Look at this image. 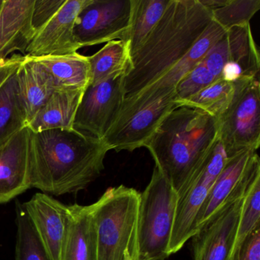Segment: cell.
Wrapping results in <instances>:
<instances>
[{
    "label": "cell",
    "mask_w": 260,
    "mask_h": 260,
    "mask_svg": "<svg viewBox=\"0 0 260 260\" xmlns=\"http://www.w3.org/2000/svg\"><path fill=\"white\" fill-rule=\"evenodd\" d=\"M109 151L102 140L72 130H29L31 188L54 196L78 192L104 170Z\"/></svg>",
    "instance_id": "cell-1"
},
{
    "label": "cell",
    "mask_w": 260,
    "mask_h": 260,
    "mask_svg": "<svg viewBox=\"0 0 260 260\" xmlns=\"http://www.w3.org/2000/svg\"><path fill=\"white\" fill-rule=\"evenodd\" d=\"M199 0H171L150 36L131 56L123 79L124 99L153 84L171 70L212 22Z\"/></svg>",
    "instance_id": "cell-2"
},
{
    "label": "cell",
    "mask_w": 260,
    "mask_h": 260,
    "mask_svg": "<svg viewBox=\"0 0 260 260\" xmlns=\"http://www.w3.org/2000/svg\"><path fill=\"white\" fill-rule=\"evenodd\" d=\"M218 141L217 118L199 109L180 106L166 117L146 148L155 167L179 193Z\"/></svg>",
    "instance_id": "cell-3"
},
{
    "label": "cell",
    "mask_w": 260,
    "mask_h": 260,
    "mask_svg": "<svg viewBox=\"0 0 260 260\" xmlns=\"http://www.w3.org/2000/svg\"><path fill=\"white\" fill-rule=\"evenodd\" d=\"M140 193L110 187L95 202L98 260H140L138 216Z\"/></svg>",
    "instance_id": "cell-4"
},
{
    "label": "cell",
    "mask_w": 260,
    "mask_h": 260,
    "mask_svg": "<svg viewBox=\"0 0 260 260\" xmlns=\"http://www.w3.org/2000/svg\"><path fill=\"white\" fill-rule=\"evenodd\" d=\"M178 193L154 167L151 179L140 193L138 237L140 260H164L170 256Z\"/></svg>",
    "instance_id": "cell-5"
},
{
    "label": "cell",
    "mask_w": 260,
    "mask_h": 260,
    "mask_svg": "<svg viewBox=\"0 0 260 260\" xmlns=\"http://www.w3.org/2000/svg\"><path fill=\"white\" fill-rule=\"evenodd\" d=\"M178 107L176 92L164 95L137 94L124 99L103 142L109 150L116 152L146 147L166 117Z\"/></svg>",
    "instance_id": "cell-6"
},
{
    "label": "cell",
    "mask_w": 260,
    "mask_h": 260,
    "mask_svg": "<svg viewBox=\"0 0 260 260\" xmlns=\"http://www.w3.org/2000/svg\"><path fill=\"white\" fill-rule=\"evenodd\" d=\"M258 173L260 160L255 153L235 191L191 237L193 260L229 259L237 238L243 198Z\"/></svg>",
    "instance_id": "cell-7"
},
{
    "label": "cell",
    "mask_w": 260,
    "mask_h": 260,
    "mask_svg": "<svg viewBox=\"0 0 260 260\" xmlns=\"http://www.w3.org/2000/svg\"><path fill=\"white\" fill-rule=\"evenodd\" d=\"M235 92L226 112L217 119L219 141L228 158L260 145V84L258 78L234 82Z\"/></svg>",
    "instance_id": "cell-8"
},
{
    "label": "cell",
    "mask_w": 260,
    "mask_h": 260,
    "mask_svg": "<svg viewBox=\"0 0 260 260\" xmlns=\"http://www.w3.org/2000/svg\"><path fill=\"white\" fill-rule=\"evenodd\" d=\"M228 156L220 141L199 167L184 188L178 193L174 226L170 243V254L179 252L194 234V222Z\"/></svg>",
    "instance_id": "cell-9"
},
{
    "label": "cell",
    "mask_w": 260,
    "mask_h": 260,
    "mask_svg": "<svg viewBox=\"0 0 260 260\" xmlns=\"http://www.w3.org/2000/svg\"><path fill=\"white\" fill-rule=\"evenodd\" d=\"M132 0H91L76 20L74 36L80 47L125 39Z\"/></svg>",
    "instance_id": "cell-10"
},
{
    "label": "cell",
    "mask_w": 260,
    "mask_h": 260,
    "mask_svg": "<svg viewBox=\"0 0 260 260\" xmlns=\"http://www.w3.org/2000/svg\"><path fill=\"white\" fill-rule=\"evenodd\" d=\"M124 76L89 85L86 88L76 115V130L103 141L124 103Z\"/></svg>",
    "instance_id": "cell-11"
},
{
    "label": "cell",
    "mask_w": 260,
    "mask_h": 260,
    "mask_svg": "<svg viewBox=\"0 0 260 260\" xmlns=\"http://www.w3.org/2000/svg\"><path fill=\"white\" fill-rule=\"evenodd\" d=\"M90 2L91 0H66L57 14L36 32L27 48L26 56L41 57L77 52L81 47L74 36L76 20Z\"/></svg>",
    "instance_id": "cell-12"
},
{
    "label": "cell",
    "mask_w": 260,
    "mask_h": 260,
    "mask_svg": "<svg viewBox=\"0 0 260 260\" xmlns=\"http://www.w3.org/2000/svg\"><path fill=\"white\" fill-rule=\"evenodd\" d=\"M24 208L51 260H60L70 220L69 205L36 193Z\"/></svg>",
    "instance_id": "cell-13"
},
{
    "label": "cell",
    "mask_w": 260,
    "mask_h": 260,
    "mask_svg": "<svg viewBox=\"0 0 260 260\" xmlns=\"http://www.w3.org/2000/svg\"><path fill=\"white\" fill-rule=\"evenodd\" d=\"M244 78L234 61L225 33L176 88L178 100H185L219 80L237 81Z\"/></svg>",
    "instance_id": "cell-14"
},
{
    "label": "cell",
    "mask_w": 260,
    "mask_h": 260,
    "mask_svg": "<svg viewBox=\"0 0 260 260\" xmlns=\"http://www.w3.org/2000/svg\"><path fill=\"white\" fill-rule=\"evenodd\" d=\"M30 188L29 129L26 127L0 147V204L10 202Z\"/></svg>",
    "instance_id": "cell-15"
},
{
    "label": "cell",
    "mask_w": 260,
    "mask_h": 260,
    "mask_svg": "<svg viewBox=\"0 0 260 260\" xmlns=\"http://www.w3.org/2000/svg\"><path fill=\"white\" fill-rule=\"evenodd\" d=\"M35 0H4L0 10V62L19 51L25 57L36 36L32 26Z\"/></svg>",
    "instance_id": "cell-16"
},
{
    "label": "cell",
    "mask_w": 260,
    "mask_h": 260,
    "mask_svg": "<svg viewBox=\"0 0 260 260\" xmlns=\"http://www.w3.org/2000/svg\"><path fill=\"white\" fill-rule=\"evenodd\" d=\"M95 207V203L69 205V224L60 260H98Z\"/></svg>",
    "instance_id": "cell-17"
},
{
    "label": "cell",
    "mask_w": 260,
    "mask_h": 260,
    "mask_svg": "<svg viewBox=\"0 0 260 260\" xmlns=\"http://www.w3.org/2000/svg\"><path fill=\"white\" fill-rule=\"evenodd\" d=\"M256 152L245 150L228 158L224 167L217 176L203 205L201 207L196 222V231L226 202L243 180L248 167Z\"/></svg>",
    "instance_id": "cell-18"
},
{
    "label": "cell",
    "mask_w": 260,
    "mask_h": 260,
    "mask_svg": "<svg viewBox=\"0 0 260 260\" xmlns=\"http://www.w3.org/2000/svg\"><path fill=\"white\" fill-rule=\"evenodd\" d=\"M16 76L18 93L28 124L57 86L47 70L28 56H25Z\"/></svg>",
    "instance_id": "cell-19"
},
{
    "label": "cell",
    "mask_w": 260,
    "mask_h": 260,
    "mask_svg": "<svg viewBox=\"0 0 260 260\" xmlns=\"http://www.w3.org/2000/svg\"><path fill=\"white\" fill-rule=\"evenodd\" d=\"M86 90V89H85ZM84 89L57 87L28 124L32 132L74 129L77 109Z\"/></svg>",
    "instance_id": "cell-20"
},
{
    "label": "cell",
    "mask_w": 260,
    "mask_h": 260,
    "mask_svg": "<svg viewBox=\"0 0 260 260\" xmlns=\"http://www.w3.org/2000/svg\"><path fill=\"white\" fill-rule=\"evenodd\" d=\"M214 22L208 25L188 52L167 74L140 92L164 95L176 92L178 83L202 60L211 47L226 33ZM139 92V93H140Z\"/></svg>",
    "instance_id": "cell-21"
},
{
    "label": "cell",
    "mask_w": 260,
    "mask_h": 260,
    "mask_svg": "<svg viewBox=\"0 0 260 260\" xmlns=\"http://www.w3.org/2000/svg\"><path fill=\"white\" fill-rule=\"evenodd\" d=\"M31 58L40 63L51 74L57 87L85 90L90 84V64L86 56L75 52L66 55Z\"/></svg>",
    "instance_id": "cell-22"
},
{
    "label": "cell",
    "mask_w": 260,
    "mask_h": 260,
    "mask_svg": "<svg viewBox=\"0 0 260 260\" xmlns=\"http://www.w3.org/2000/svg\"><path fill=\"white\" fill-rule=\"evenodd\" d=\"M171 0H132L130 27L126 35L133 55L160 20Z\"/></svg>",
    "instance_id": "cell-23"
},
{
    "label": "cell",
    "mask_w": 260,
    "mask_h": 260,
    "mask_svg": "<svg viewBox=\"0 0 260 260\" xmlns=\"http://www.w3.org/2000/svg\"><path fill=\"white\" fill-rule=\"evenodd\" d=\"M128 42L114 40L88 57L90 64V84L124 75L130 67Z\"/></svg>",
    "instance_id": "cell-24"
},
{
    "label": "cell",
    "mask_w": 260,
    "mask_h": 260,
    "mask_svg": "<svg viewBox=\"0 0 260 260\" xmlns=\"http://www.w3.org/2000/svg\"><path fill=\"white\" fill-rule=\"evenodd\" d=\"M16 73L0 87V147L28 127L18 93Z\"/></svg>",
    "instance_id": "cell-25"
},
{
    "label": "cell",
    "mask_w": 260,
    "mask_h": 260,
    "mask_svg": "<svg viewBox=\"0 0 260 260\" xmlns=\"http://www.w3.org/2000/svg\"><path fill=\"white\" fill-rule=\"evenodd\" d=\"M234 92V83L219 80L188 98L177 102L179 107L199 109L218 119L231 105Z\"/></svg>",
    "instance_id": "cell-26"
},
{
    "label": "cell",
    "mask_w": 260,
    "mask_h": 260,
    "mask_svg": "<svg viewBox=\"0 0 260 260\" xmlns=\"http://www.w3.org/2000/svg\"><path fill=\"white\" fill-rule=\"evenodd\" d=\"M16 260H51L23 205H16Z\"/></svg>",
    "instance_id": "cell-27"
},
{
    "label": "cell",
    "mask_w": 260,
    "mask_h": 260,
    "mask_svg": "<svg viewBox=\"0 0 260 260\" xmlns=\"http://www.w3.org/2000/svg\"><path fill=\"white\" fill-rule=\"evenodd\" d=\"M260 10L259 0H223L220 7L211 10L213 22L228 30L249 25Z\"/></svg>",
    "instance_id": "cell-28"
},
{
    "label": "cell",
    "mask_w": 260,
    "mask_h": 260,
    "mask_svg": "<svg viewBox=\"0 0 260 260\" xmlns=\"http://www.w3.org/2000/svg\"><path fill=\"white\" fill-rule=\"evenodd\" d=\"M260 226V173L251 181L243 198L235 245Z\"/></svg>",
    "instance_id": "cell-29"
},
{
    "label": "cell",
    "mask_w": 260,
    "mask_h": 260,
    "mask_svg": "<svg viewBox=\"0 0 260 260\" xmlns=\"http://www.w3.org/2000/svg\"><path fill=\"white\" fill-rule=\"evenodd\" d=\"M228 260H260V226L234 246Z\"/></svg>",
    "instance_id": "cell-30"
},
{
    "label": "cell",
    "mask_w": 260,
    "mask_h": 260,
    "mask_svg": "<svg viewBox=\"0 0 260 260\" xmlns=\"http://www.w3.org/2000/svg\"><path fill=\"white\" fill-rule=\"evenodd\" d=\"M65 3L66 0H35L32 26L36 34L57 14Z\"/></svg>",
    "instance_id": "cell-31"
},
{
    "label": "cell",
    "mask_w": 260,
    "mask_h": 260,
    "mask_svg": "<svg viewBox=\"0 0 260 260\" xmlns=\"http://www.w3.org/2000/svg\"><path fill=\"white\" fill-rule=\"evenodd\" d=\"M25 57L14 54L4 61L0 62V87L19 69Z\"/></svg>",
    "instance_id": "cell-32"
},
{
    "label": "cell",
    "mask_w": 260,
    "mask_h": 260,
    "mask_svg": "<svg viewBox=\"0 0 260 260\" xmlns=\"http://www.w3.org/2000/svg\"><path fill=\"white\" fill-rule=\"evenodd\" d=\"M3 4H4V0H0V10L2 9Z\"/></svg>",
    "instance_id": "cell-33"
}]
</instances>
